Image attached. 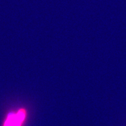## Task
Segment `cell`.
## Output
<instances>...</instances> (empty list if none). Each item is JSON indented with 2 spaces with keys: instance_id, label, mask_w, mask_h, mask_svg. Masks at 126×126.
Returning <instances> with one entry per match:
<instances>
[{
  "instance_id": "6da1fadb",
  "label": "cell",
  "mask_w": 126,
  "mask_h": 126,
  "mask_svg": "<svg viewBox=\"0 0 126 126\" xmlns=\"http://www.w3.org/2000/svg\"><path fill=\"white\" fill-rule=\"evenodd\" d=\"M26 117L27 111L23 108L9 112L4 120L2 126H23Z\"/></svg>"
}]
</instances>
